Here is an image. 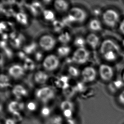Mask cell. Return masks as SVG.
Here are the masks:
<instances>
[{"label":"cell","mask_w":124,"mask_h":124,"mask_svg":"<svg viewBox=\"0 0 124 124\" xmlns=\"http://www.w3.org/2000/svg\"><path fill=\"white\" fill-rule=\"evenodd\" d=\"M121 20L120 14L114 8H107L103 12L102 15V23L110 29L118 27Z\"/></svg>","instance_id":"obj_1"},{"label":"cell","mask_w":124,"mask_h":124,"mask_svg":"<svg viewBox=\"0 0 124 124\" xmlns=\"http://www.w3.org/2000/svg\"><path fill=\"white\" fill-rule=\"evenodd\" d=\"M98 74L102 81L110 83L114 80L115 72L114 68L111 65L103 63L99 66Z\"/></svg>","instance_id":"obj_2"},{"label":"cell","mask_w":124,"mask_h":124,"mask_svg":"<svg viewBox=\"0 0 124 124\" xmlns=\"http://www.w3.org/2000/svg\"><path fill=\"white\" fill-rule=\"evenodd\" d=\"M101 55L106 52L114 51L122 55V49L116 41L111 39H106L102 41L99 47Z\"/></svg>","instance_id":"obj_3"},{"label":"cell","mask_w":124,"mask_h":124,"mask_svg":"<svg viewBox=\"0 0 124 124\" xmlns=\"http://www.w3.org/2000/svg\"><path fill=\"white\" fill-rule=\"evenodd\" d=\"M86 17L87 14L85 11L79 7H73L69 11L68 18L71 21L82 23Z\"/></svg>","instance_id":"obj_4"},{"label":"cell","mask_w":124,"mask_h":124,"mask_svg":"<svg viewBox=\"0 0 124 124\" xmlns=\"http://www.w3.org/2000/svg\"><path fill=\"white\" fill-rule=\"evenodd\" d=\"M90 54L84 47L78 48L74 52L72 59L74 62L78 64H84L89 60Z\"/></svg>","instance_id":"obj_5"},{"label":"cell","mask_w":124,"mask_h":124,"mask_svg":"<svg viewBox=\"0 0 124 124\" xmlns=\"http://www.w3.org/2000/svg\"><path fill=\"white\" fill-rule=\"evenodd\" d=\"M59 60L58 58L55 55H50L45 57L42 65L46 70L52 71L55 70L58 67Z\"/></svg>","instance_id":"obj_6"},{"label":"cell","mask_w":124,"mask_h":124,"mask_svg":"<svg viewBox=\"0 0 124 124\" xmlns=\"http://www.w3.org/2000/svg\"><path fill=\"white\" fill-rule=\"evenodd\" d=\"M55 45V40L54 37L49 35H45L41 37L39 45L44 50L49 51L52 50Z\"/></svg>","instance_id":"obj_7"},{"label":"cell","mask_w":124,"mask_h":124,"mask_svg":"<svg viewBox=\"0 0 124 124\" xmlns=\"http://www.w3.org/2000/svg\"><path fill=\"white\" fill-rule=\"evenodd\" d=\"M98 72L94 67L88 66L84 68L82 72V76L84 81L86 82H92L95 80Z\"/></svg>","instance_id":"obj_8"},{"label":"cell","mask_w":124,"mask_h":124,"mask_svg":"<svg viewBox=\"0 0 124 124\" xmlns=\"http://www.w3.org/2000/svg\"><path fill=\"white\" fill-rule=\"evenodd\" d=\"M36 96L41 101L45 102L53 98L54 96V91L50 87H44L37 91Z\"/></svg>","instance_id":"obj_9"},{"label":"cell","mask_w":124,"mask_h":124,"mask_svg":"<svg viewBox=\"0 0 124 124\" xmlns=\"http://www.w3.org/2000/svg\"><path fill=\"white\" fill-rule=\"evenodd\" d=\"M86 42L93 49L99 48L101 45V39L99 36L95 33H91L87 36L86 38Z\"/></svg>","instance_id":"obj_10"},{"label":"cell","mask_w":124,"mask_h":124,"mask_svg":"<svg viewBox=\"0 0 124 124\" xmlns=\"http://www.w3.org/2000/svg\"><path fill=\"white\" fill-rule=\"evenodd\" d=\"M25 69L23 67L19 64H14L8 69V74L14 78L21 77L24 74Z\"/></svg>","instance_id":"obj_11"},{"label":"cell","mask_w":124,"mask_h":124,"mask_svg":"<svg viewBox=\"0 0 124 124\" xmlns=\"http://www.w3.org/2000/svg\"><path fill=\"white\" fill-rule=\"evenodd\" d=\"M102 58L106 62L108 63H113L118 60L121 54L114 51L106 52L101 55Z\"/></svg>","instance_id":"obj_12"},{"label":"cell","mask_w":124,"mask_h":124,"mask_svg":"<svg viewBox=\"0 0 124 124\" xmlns=\"http://www.w3.org/2000/svg\"><path fill=\"white\" fill-rule=\"evenodd\" d=\"M102 22L98 19H93L89 23V28L93 32H99L102 30Z\"/></svg>","instance_id":"obj_13"},{"label":"cell","mask_w":124,"mask_h":124,"mask_svg":"<svg viewBox=\"0 0 124 124\" xmlns=\"http://www.w3.org/2000/svg\"><path fill=\"white\" fill-rule=\"evenodd\" d=\"M14 95L17 98H21L27 95V91L24 87L20 85H15L12 89Z\"/></svg>","instance_id":"obj_14"},{"label":"cell","mask_w":124,"mask_h":124,"mask_svg":"<svg viewBox=\"0 0 124 124\" xmlns=\"http://www.w3.org/2000/svg\"><path fill=\"white\" fill-rule=\"evenodd\" d=\"M48 78V75L45 72L42 71H39L35 74L34 79L38 84H44L47 81Z\"/></svg>","instance_id":"obj_15"},{"label":"cell","mask_w":124,"mask_h":124,"mask_svg":"<svg viewBox=\"0 0 124 124\" xmlns=\"http://www.w3.org/2000/svg\"><path fill=\"white\" fill-rule=\"evenodd\" d=\"M54 7L59 12H64L68 8V3L64 0H56L54 3Z\"/></svg>","instance_id":"obj_16"},{"label":"cell","mask_w":124,"mask_h":124,"mask_svg":"<svg viewBox=\"0 0 124 124\" xmlns=\"http://www.w3.org/2000/svg\"><path fill=\"white\" fill-rule=\"evenodd\" d=\"M23 108V105L20 103L13 101L11 102L8 106L9 111L13 113L18 112L19 110H21Z\"/></svg>","instance_id":"obj_17"},{"label":"cell","mask_w":124,"mask_h":124,"mask_svg":"<svg viewBox=\"0 0 124 124\" xmlns=\"http://www.w3.org/2000/svg\"><path fill=\"white\" fill-rule=\"evenodd\" d=\"M68 78L66 76H62L57 81V85L62 89H66L69 86Z\"/></svg>","instance_id":"obj_18"},{"label":"cell","mask_w":124,"mask_h":124,"mask_svg":"<svg viewBox=\"0 0 124 124\" xmlns=\"http://www.w3.org/2000/svg\"><path fill=\"white\" fill-rule=\"evenodd\" d=\"M23 64L24 69L28 70H33L35 67V64L34 61L29 58L25 59Z\"/></svg>","instance_id":"obj_19"},{"label":"cell","mask_w":124,"mask_h":124,"mask_svg":"<svg viewBox=\"0 0 124 124\" xmlns=\"http://www.w3.org/2000/svg\"><path fill=\"white\" fill-rule=\"evenodd\" d=\"M58 39L59 42L62 43H67L70 40V35L68 32H63L59 36Z\"/></svg>","instance_id":"obj_20"},{"label":"cell","mask_w":124,"mask_h":124,"mask_svg":"<svg viewBox=\"0 0 124 124\" xmlns=\"http://www.w3.org/2000/svg\"><path fill=\"white\" fill-rule=\"evenodd\" d=\"M16 18L17 21L23 25H26L28 23V18L25 14L22 12H19L17 14Z\"/></svg>","instance_id":"obj_21"},{"label":"cell","mask_w":124,"mask_h":124,"mask_svg":"<svg viewBox=\"0 0 124 124\" xmlns=\"http://www.w3.org/2000/svg\"><path fill=\"white\" fill-rule=\"evenodd\" d=\"M70 52V48L69 47L63 46L59 47L58 49L57 52L59 55L61 56H65L68 55Z\"/></svg>","instance_id":"obj_22"},{"label":"cell","mask_w":124,"mask_h":124,"mask_svg":"<svg viewBox=\"0 0 124 124\" xmlns=\"http://www.w3.org/2000/svg\"><path fill=\"white\" fill-rule=\"evenodd\" d=\"M44 17L46 20L49 21H54L55 15L54 12L50 10H45L43 11Z\"/></svg>","instance_id":"obj_23"},{"label":"cell","mask_w":124,"mask_h":124,"mask_svg":"<svg viewBox=\"0 0 124 124\" xmlns=\"http://www.w3.org/2000/svg\"><path fill=\"white\" fill-rule=\"evenodd\" d=\"M0 86L1 87H5L8 85L9 79L4 74H1L0 76Z\"/></svg>","instance_id":"obj_24"},{"label":"cell","mask_w":124,"mask_h":124,"mask_svg":"<svg viewBox=\"0 0 124 124\" xmlns=\"http://www.w3.org/2000/svg\"><path fill=\"white\" fill-rule=\"evenodd\" d=\"M86 41L82 37H78L74 42L75 45L78 48L84 47Z\"/></svg>","instance_id":"obj_25"},{"label":"cell","mask_w":124,"mask_h":124,"mask_svg":"<svg viewBox=\"0 0 124 124\" xmlns=\"http://www.w3.org/2000/svg\"><path fill=\"white\" fill-rule=\"evenodd\" d=\"M68 72L69 74L73 77H76L79 76V70L73 66H70L69 67Z\"/></svg>","instance_id":"obj_26"},{"label":"cell","mask_w":124,"mask_h":124,"mask_svg":"<svg viewBox=\"0 0 124 124\" xmlns=\"http://www.w3.org/2000/svg\"><path fill=\"white\" fill-rule=\"evenodd\" d=\"M53 25L55 30L59 31L64 27V24L59 20H55L53 22Z\"/></svg>","instance_id":"obj_27"},{"label":"cell","mask_w":124,"mask_h":124,"mask_svg":"<svg viewBox=\"0 0 124 124\" xmlns=\"http://www.w3.org/2000/svg\"><path fill=\"white\" fill-rule=\"evenodd\" d=\"M118 100L120 104L124 106V89L121 90L118 95Z\"/></svg>","instance_id":"obj_28"},{"label":"cell","mask_w":124,"mask_h":124,"mask_svg":"<svg viewBox=\"0 0 124 124\" xmlns=\"http://www.w3.org/2000/svg\"><path fill=\"white\" fill-rule=\"evenodd\" d=\"M27 108L30 111H33L35 110L37 108L36 104L34 102H29L27 105Z\"/></svg>","instance_id":"obj_29"},{"label":"cell","mask_w":124,"mask_h":124,"mask_svg":"<svg viewBox=\"0 0 124 124\" xmlns=\"http://www.w3.org/2000/svg\"><path fill=\"white\" fill-rule=\"evenodd\" d=\"M118 29L121 34L124 36V19L121 20L118 26Z\"/></svg>","instance_id":"obj_30"},{"label":"cell","mask_w":124,"mask_h":124,"mask_svg":"<svg viewBox=\"0 0 124 124\" xmlns=\"http://www.w3.org/2000/svg\"><path fill=\"white\" fill-rule=\"evenodd\" d=\"M72 114V110L67 109L64 110V114L66 117L67 118L70 117Z\"/></svg>","instance_id":"obj_31"},{"label":"cell","mask_w":124,"mask_h":124,"mask_svg":"<svg viewBox=\"0 0 124 124\" xmlns=\"http://www.w3.org/2000/svg\"><path fill=\"white\" fill-rule=\"evenodd\" d=\"M50 113V110L48 108H44L42 110V114L43 116H48Z\"/></svg>","instance_id":"obj_32"},{"label":"cell","mask_w":124,"mask_h":124,"mask_svg":"<svg viewBox=\"0 0 124 124\" xmlns=\"http://www.w3.org/2000/svg\"><path fill=\"white\" fill-rule=\"evenodd\" d=\"M5 124H16V122L14 119H8L5 121Z\"/></svg>","instance_id":"obj_33"},{"label":"cell","mask_w":124,"mask_h":124,"mask_svg":"<svg viewBox=\"0 0 124 124\" xmlns=\"http://www.w3.org/2000/svg\"><path fill=\"white\" fill-rule=\"evenodd\" d=\"M121 78H122V80L124 83V70L123 71L122 73Z\"/></svg>","instance_id":"obj_34"},{"label":"cell","mask_w":124,"mask_h":124,"mask_svg":"<svg viewBox=\"0 0 124 124\" xmlns=\"http://www.w3.org/2000/svg\"><path fill=\"white\" fill-rule=\"evenodd\" d=\"M122 46L123 47V48L124 49V39L123 40V42H122Z\"/></svg>","instance_id":"obj_35"}]
</instances>
